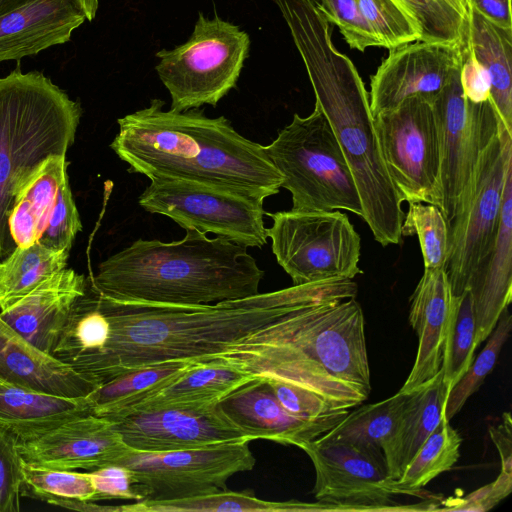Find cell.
Segmentation results:
<instances>
[{
	"label": "cell",
	"instance_id": "cell-54",
	"mask_svg": "<svg viewBox=\"0 0 512 512\" xmlns=\"http://www.w3.org/2000/svg\"><path fill=\"white\" fill-rule=\"evenodd\" d=\"M0 381H2V380H0Z\"/></svg>",
	"mask_w": 512,
	"mask_h": 512
},
{
	"label": "cell",
	"instance_id": "cell-33",
	"mask_svg": "<svg viewBox=\"0 0 512 512\" xmlns=\"http://www.w3.org/2000/svg\"><path fill=\"white\" fill-rule=\"evenodd\" d=\"M317 503L299 501L272 502L258 499L251 491L233 492L229 490L197 498L173 501H135L133 504L117 506L119 512H278V511H321Z\"/></svg>",
	"mask_w": 512,
	"mask_h": 512
},
{
	"label": "cell",
	"instance_id": "cell-22",
	"mask_svg": "<svg viewBox=\"0 0 512 512\" xmlns=\"http://www.w3.org/2000/svg\"><path fill=\"white\" fill-rule=\"evenodd\" d=\"M0 380L69 398H86L99 384L30 343L0 316Z\"/></svg>",
	"mask_w": 512,
	"mask_h": 512
},
{
	"label": "cell",
	"instance_id": "cell-4",
	"mask_svg": "<svg viewBox=\"0 0 512 512\" xmlns=\"http://www.w3.org/2000/svg\"><path fill=\"white\" fill-rule=\"evenodd\" d=\"M164 102L117 120L111 149L129 171L150 180L179 178L218 185L265 199L279 193L282 176L265 146L240 135L224 116L198 108L164 110Z\"/></svg>",
	"mask_w": 512,
	"mask_h": 512
},
{
	"label": "cell",
	"instance_id": "cell-51",
	"mask_svg": "<svg viewBox=\"0 0 512 512\" xmlns=\"http://www.w3.org/2000/svg\"><path fill=\"white\" fill-rule=\"evenodd\" d=\"M30 0H0V16L14 10Z\"/></svg>",
	"mask_w": 512,
	"mask_h": 512
},
{
	"label": "cell",
	"instance_id": "cell-13",
	"mask_svg": "<svg viewBox=\"0 0 512 512\" xmlns=\"http://www.w3.org/2000/svg\"><path fill=\"white\" fill-rule=\"evenodd\" d=\"M460 69L461 63L431 100L440 148L438 208L448 226L460 208L483 149L502 122L491 100L473 103L465 98Z\"/></svg>",
	"mask_w": 512,
	"mask_h": 512
},
{
	"label": "cell",
	"instance_id": "cell-39",
	"mask_svg": "<svg viewBox=\"0 0 512 512\" xmlns=\"http://www.w3.org/2000/svg\"><path fill=\"white\" fill-rule=\"evenodd\" d=\"M421 30L420 41L463 46L468 42L469 18L449 0H400Z\"/></svg>",
	"mask_w": 512,
	"mask_h": 512
},
{
	"label": "cell",
	"instance_id": "cell-36",
	"mask_svg": "<svg viewBox=\"0 0 512 512\" xmlns=\"http://www.w3.org/2000/svg\"><path fill=\"white\" fill-rule=\"evenodd\" d=\"M21 494L48 501L55 498L94 502L95 488L89 472L61 470L22 461Z\"/></svg>",
	"mask_w": 512,
	"mask_h": 512
},
{
	"label": "cell",
	"instance_id": "cell-46",
	"mask_svg": "<svg viewBox=\"0 0 512 512\" xmlns=\"http://www.w3.org/2000/svg\"><path fill=\"white\" fill-rule=\"evenodd\" d=\"M88 472L95 488L94 502L138 500L133 488L132 473L127 467L111 464Z\"/></svg>",
	"mask_w": 512,
	"mask_h": 512
},
{
	"label": "cell",
	"instance_id": "cell-27",
	"mask_svg": "<svg viewBox=\"0 0 512 512\" xmlns=\"http://www.w3.org/2000/svg\"><path fill=\"white\" fill-rule=\"evenodd\" d=\"M468 42L490 80V99L512 132V29L500 28L469 8Z\"/></svg>",
	"mask_w": 512,
	"mask_h": 512
},
{
	"label": "cell",
	"instance_id": "cell-42",
	"mask_svg": "<svg viewBox=\"0 0 512 512\" xmlns=\"http://www.w3.org/2000/svg\"><path fill=\"white\" fill-rule=\"evenodd\" d=\"M317 3L327 20L338 26L352 49L364 52L368 47L381 46L357 0H319Z\"/></svg>",
	"mask_w": 512,
	"mask_h": 512
},
{
	"label": "cell",
	"instance_id": "cell-47",
	"mask_svg": "<svg viewBox=\"0 0 512 512\" xmlns=\"http://www.w3.org/2000/svg\"><path fill=\"white\" fill-rule=\"evenodd\" d=\"M460 84L466 99L483 103L490 99V80L485 68L473 54L469 42L462 51Z\"/></svg>",
	"mask_w": 512,
	"mask_h": 512
},
{
	"label": "cell",
	"instance_id": "cell-15",
	"mask_svg": "<svg viewBox=\"0 0 512 512\" xmlns=\"http://www.w3.org/2000/svg\"><path fill=\"white\" fill-rule=\"evenodd\" d=\"M302 449L315 469L313 494L317 502L336 511L437 510L435 502L400 506L392 500L390 478L382 449L317 439Z\"/></svg>",
	"mask_w": 512,
	"mask_h": 512
},
{
	"label": "cell",
	"instance_id": "cell-28",
	"mask_svg": "<svg viewBox=\"0 0 512 512\" xmlns=\"http://www.w3.org/2000/svg\"><path fill=\"white\" fill-rule=\"evenodd\" d=\"M194 364L188 361H165L114 377L86 397L91 413L108 419L121 416L174 382Z\"/></svg>",
	"mask_w": 512,
	"mask_h": 512
},
{
	"label": "cell",
	"instance_id": "cell-45",
	"mask_svg": "<svg viewBox=\"0 0 512 512\" xmlns=\"http://www.w3.org/2000/svg\"><path fill=\"white\" fill-rule=\"evenodd\" d=\"M512 490V473L500 472L491 483L464 497H450L442 501L438 510L484 512L496 506Z\"/></svg>",
	"mask_w": 512,
	"mask_h": 512
},
{
	"label": "cell",
	"instance_id": "cell-40",
	"mask_svg": "<svg viewBox=\"0 0 512 512\" xmlns=\"http://www.w3.org/2000/svg\"><path fill=\"white\" fill-rule=\"evenodd\" d=\"M381 47H395L419 41L421 30L400 0H357Z\"/></svg>",
	"mask_w": 512,
	"mask_h": 512
},
{
	"label": "cell",
	"instance_id": "cell-23",
	"mask_svg": "<svg viewBox=\"0 0 512 512\" xmlns=\"http://www.w3.org/2000/svg\"><path fill=\"white\" fill-rule=\"evenodd\" d=\"M452 298L445 269H424L410 297L409 310V323L418 335L419 345L413 367L399 392L416 390L440 371Z\"/></svg>",
	"mask_w": 512,
	"mask_h": 512
},
{
	"label": "cell",
	"instance_id": "cell-43",
	"mask_svg": "<svg viewBox=\"0 0 512 512\" xmlns=\"http://www.w3.org/2000/svg\"><path fill=\"white\" fill-rule=\"evenodd\" d=\"M22 461L16 436L0 427V512L20 510Z\"/></svg>",
	"mask_w": 512,
	"mask_h": 512
},
{
	"label": "cell",
	"instance_id": "cell-37",
	"mask_svg": "<svg viewBox=\"0 0 512 512\" xmlns=\"http://www.w3.org/2000/svg\"><path fill=\"white\" fill-rule=\"evenodd\" d=\"M511 328L512 316L508 308H505L483 350L447 394L443 415L449 421L462 409L468 398L481 387L485 378L492 371L501 349L510 335Z\"/></svg>",
	"mask_w": 512,
	"mask_h": 512
},
{
	"label": "cell",
	"instance_id": "cell-29",
	"mask_svg": "<svg viewBox=\"0 0 512 512\" xmlns=\"http://www.w3.org/2000/svg\"><path fill=\"white\" fill-rule=\"evenodd\" d=\"M253 378L247 372L226 363H196L174 382L132 410L168 405L216 404L231 391Z\"/></svg>",
	"mask_w": 512,
	"mask_h": 512
},
{
	"label": "cell",
	"instance_id": "cell-48",
	"mask_svg": "<svg viewBox=\"0 0 512 512\" xmlns=\"http://www.w3.org/2000/svg\"><path fill=\"white\" fill-rule=\"evenodd\" d=\"M489 433L499 453L501 472L512 473V420L510 412H505L502 415V422L498 426H491Z\"/></svg>",
	"mask_w": 512,
	"mask_h": 512
},
{
	"label": "cell",
	"instance_id": "cell-41",
	"mask_svg": "<svg viewBox=\"0 0 512 512\" xmlns=\"http://www.w3.org/2000/svg\"><path fill=\"white\" fill-rule=\"evenodd\" d=\"M81 230L80 215L67 178L58 190L45 230L37 242L50 250L69 253Z\"/></svg>",
	"mask_w": 512,
	"mask_h": 512
},
{
	"label": "cell",
	"instance_id": "cell-2",
	"mask_svg": "<svg viewBox=\"0 0 512 512\" xmlns=\"http://www.w3.org/2000/svg\"><path fill=\"white\" fill-rule=\"evenodd\" d=\"M211 361L253 377L297 385L335 410L354 408L371 392L365 319L355 298L304 306L207 362Z\"/></svg>",
	"mask_w": 512,
	"mask_h": 512
},
{
	"label": "cell",
	"instance_id": "cell-21",
	"mask_svg": "<svg viewBox=\"0 0 512 512\" xmlns=\"http://www.w3.org/2000/svg\"><path fill=\"white\" fill-rule=\"evenodd\" d=\"M85 20L76 0H30L0 16V62L64 44Z\"/></svg>",
	"mask_w": 512,
	"mask_h": 512
},
{
	"label": "cell",
	"instance_id": "cell-11",
	"mask_svg": "<svg viewBox=\"0 0 512 512\" xmlns=\"http://www.w3.org/2000/svg\"><path fill=\"white\" fill-rule=\"evenodd\" d=\"M264 199L226 187L179 178H158L141 193L139 205L169 217L183 229L213 233L246 248L267 243Z\"/></svg>",
	"mask_w": 512,
	"mask_h": 512
},
{
	"label": "cell",
	"instance_id": "cell-17",
	"mask_svg": "<svg viewBox=\"0 0 512 512\" xmlns=\"http://www.w3.org/2000/svg\"><path fill=\"white\" fill-rule=\"evenodd\" d=\"M466 44L419 40L389 50L387 58L371 76L372 116L396 108L409 97L423 96L431 101L461 63Z\"/></svg>",
	"mask_w": 512,
	"mask_h": 512
},
{
	"label": "cell",
	"instance_id": "cell-31",
	"mask_svg": "<svg viewBox=\"0 0 512 512\" xmlns=\"http://www.w3.org/2000/svg\"><path fill=\"white\" fill-rule=\"evenodd\" d=\"M69 253L40 243L16 246L0 263V309L13 305L49 277L66 268Z\"/></svg>",
	"mask_w": 512,
	"mask_h": 512
},
{
	"label": "cell",
	"instance_id": "cell-9",
	"mask_svg": "<svg viewBox=\"0 0 512 512\" xmlns=\"http://www.w3.org/2000/svg\"><path fill=\"white\" fill-rule=\"evenodd\" d=\"M265 215L272 219L267 229L272 252L293 285L353 280L362 274L361 238L345 213L288 210Z\"/></svg>",
	"mask_w": 512,
	"mask_h": 512
},
{
	"label": "cell",
	"instance_id": "cell-18",
	"mask_svg": "<svg viewBox=\"0 0 512 512\" xmlns=\"http://www.w3.org/2000/svg\"><path fill=\"white\" fill-rule=\"evenodd\" d=\"M22 459L61 470H95L113 464L129 448L113 422L93 413L73 417L25 441H18Z\"/></svg>",
	"mask_w": 512,
	"mask_h": 512
},
{
	"label": "cell",
	"instance_id": "cell-30",
	"mask_svg": "<svg viewBox=\"0 0 512 512\" xmlns=\"http://www.w3.org/2000/svg\"><path fill=\"white\" fill-rule=\"evenodd\" d=\"M66 170V156L49 158L20 194L9 218L16 246H30L41 237L58 190L68 178Z\"/></svg>",
	"mask_w": 512,
	"mask_h": 512
},
{
	"label": "cell",
	"instance_id": "cell-32",
	"mask_svg": "<svg viewBox=\"0 0 512 512\" xmlns=\"http://www.w3.org/2000/svg\"><path fill=\"white\" fill-rule=\"evenodd\" d=\"M461 443L460 434L443 415L400 477L390 481L392 493L417 495L422 487L456 464L460 456Z\"/></svg>",
	"mask_w": 512,
	"mask_h": 512
},
{
	"label": "cell",
	"instance_id": "cell-38",
	"mask_svg": "<svg viewBox=\"0 0 512 512\" xmlns=\"http://www.w3.org/2000/svg\"><path fill=\"white\" fill-rule=\"evenodd\" d=\"M401 235H417L424 269L445 268L448 254V225L440 209L423 202L409 203Z\"/></svg>",
	"mask_w": 512,
	"mask_h": 512
},
{
	"label": "cell",
	"instance_id": "cell-52",
	"mask_svg": "<svg viewBox=\"0 0 512 512\" xmlns=\"http://www.w3.org/2000/svg\"><path fill=\"white\" fill-rule=\"evenodd\" d=\"M466 18H469V4L465 0H449Z\"/></svg>",
	"mask_w": 512,
	"mask_h": 512
},
{
	"label": "cell",
	"instance_id": "cell-44",
	"mask_svg": "<svg viewBox=\"0 0 512 512\" xmlns=\"http://www.w3.org/2000/svg\"><path fill=\"white\" fill-rule=\"evenodd\" d=\"M265 379L280 404L296 417L314 420L343 411L333 409L322 397L302 387L274 378Z\"/></svg>",
	"mask_w": 512,
	"mask_h": 512
},
{
	"label": "cell",
	"instance_id": "cell-1",
	"mask_svg": "<svg viewBox=\"0 0 512 512\" xmlns=\"http://www.w3.org/2000/svg\"><path fill=\"white\" fill-rule=\"evenodd\" d=\"M93 290L107 321L106 340L77 371L101 385L160 362L205 363L304 306L353 298L358 287L335 279L200 306L123 302Z\"/></svg>",
	"mask_w": 512,
	"mask_h": 512
},
{
	"label": "cell",
	"instance_id": "cell-16",
	"mask_svg": "<svg viewBox=\"0 0 512 512\" xmlns=\"http://www.w3.org/2000/svg\"><path fill=\"white\" fill-rule=\"evenodd\" d=\"M124 443L142 452L197 449L250 440L219 410L209 405L140 408L109 419Z\"/></svg>",
	"mask_w": 512,
	"mask_h": 512
},
{
	"label": "cell",
	"instance_id": "cell-12",
	"mask_svg": "<svg viewBox=\"0 0 512 512\" xmlns=\"http://www.w3.org/2000/svg\"><path fill=\"white\" fill-rule=\"evenodd\" d=\"M255 463L249 442L238 441L169 452L131 449L113 464L131 471L137 501H173L228 490V480Z\"/></svg>",
	"mask_w": 512,
	"mask_h": 512
},
{
	"label": "cell",
	"instance_id": "cell-19",
	"mask_svg": "<svg viewBox=\"0 0 512 512\" xmlns=\"http://www.w3.org/2000/svg\"><path fill=\"white\" fill-rule=\"evenodd\" d=\"M217 406L250 441L264 439L299 448L321 437L348 413L343 410L314 420L296 417L280 404L263 377L234 389Z\"/></svg>",
	"mask_w": 512,
	"mask_h": 512
},
{
	"label": "cell",
	"instance_id": "cell-26",
	"mask_svg": "<svg viewBox=\"0 0 512 512\" xmlns=\"http://www.w3.org/2000/svg\"><path fill=\"white\" fill-rule=\"evenodd\" d=\"M91 413L87 398H69L0 381V427L18 441L34 438L79 415Z\"/></svg>",
	"mask_w": 512,
	"mask_h": 512
},
{
	"label": "cell",
	"instance_id": "cell-53",
	"mask_svg": "<svg viewBox=\"0 0 512 512\" xmlns=\"http://www.w3.org/2000/svg\"><path fill=\"white\" fill-rule=\"evenodd\" d=\"M465 1H467V2H468V0H465Z\"/></svg>",
	"mask_w": 512,
	"mask_h": 512
},
{
	"label": "cell",
	"instance_id": "cell-50",
	"mask_svg": "<svg viewBox=\"0 0 512 512\" xmlns=\"http://www.w3.org/2000/svg\"><path fill=\"white\" fill-rule=\"evenodd\" d=\"M83 10L86 19L92 21L97 13L99 0H76Z\"/></svg>",
	"mask_w": 512,
	"mask_h": 512
},
{
	"label": "cell",
	"instance_id": "cell-6",
	"mask_svg": "<svg viewBox=\"0 0 512 512\" xmlns=\"http://www.w3.org/2000/svg\"><path fill=\"white\" fill-rule=\"evenodd\" d=\"M81 106L42 72L0 78V258L16 248L9 218L41 166L73 144Z\"/></svg>",
	"mask_w": 512,
	"mask_h": 512
},
{
	"label": "cell",
	"instance_id": "cell-35",
	"mask_svg": "<svg viewBox=\"0 0 512 512\" xmlns=\"http://www.w3.org/2000/svg\"><path fill=\"white\" fill-rule=\"evenodd\" d=\"M476 319L468 290L452 298L443 345L441 369L448 392L474 360Z\"/></svg>",
	"mask_w": 512,
	"mask_h": 512
},
{
	"label": "cell",
	"instance_id": "cell-14",
	"mask_svg": "<svg viewBox=\"0 0 512 512\" xmlns=\"http://www.w3.org/2000/svg\"><path fill=\"white\" fill-rule=\"evenodd\" d=\"M373 121L381 156L401 201L438 207L440 148L431 101L409 97Z\"/></svg>",
	"mask_w": 512,
	"mask_h": 512
},
{
	"label": "cell",
	"instance_id": "cell-7",
	"mask_svg": "<svg viewBox=\"0 0 512 512\" xmlns=\"http://www.w3.org/2000/svg\"><path fill=\"white\" fill-rule=\"evenodd\" d=\"M265 151L291 193L293 211L346 210L363 218L359 192L333 129L322 110L292 121Z\"/></svg>",
	"mask_w": 512,
	"mask_h": 512
},
{
	"label": "cell",
	"instance_id": "cell-34",
	"mask_svg": "<svg viewBox=\"0 0 512 512\" xmlns=\"http://www.w3.org/2000/svg\"><path fill=\"white\" fill-rule=\"evenodd\" d=\"M409 393L371 404L357 405L332 429L317 440L324 443H351L380 447L392 433Z\"/></svg>",
	"mask_w": 512,
	"mask_h": 512
},
{
	"label": "cell",
	"instance_id": "cell-25",
	"mask_svg": "<svg viewBox=\"0 0 512 512\" xmlns=\"http://www.w3.org/2000/svg\"><path fill=\"white\" fill-rule=\"evenodd\" d=\"M448 394L440 371L409 393L396 425L382 445L390 480H397L443 416Z\"/></svg>",
	"mask_w": 512,
	"mask_h": 512
},
{
	"label": "cell",
	"instance_id": "cell-24",
	"mask_svg": "<svg viewBox=\"0 0 512 512\" xmlns=\"http://www.w3.org/2000/svg\"><path fill=\"white\" fill-rule=\"evenodd\" d=\"M467 290L473 302L478 347L489 337L512 300V166L506 174L494 246L472 276Z\"/></svg>",
	"mask_w": 512,
	"mask_h": 512
},
{
	"label": "cell",
	"instance_id": "cell-5",
	"mask_svg": "<svg viewBox=\"0 0 512 512\" xmlns=\"http://www.w3.org/2000/svg\"><path fill=\"white\" fill-rule=\"evenodd\" d=\"M248 248L187 229L179 241L138 239L98 265L90 285L123 302L200 306L254 296L264 271Z\"/></svg>",
	"mask_w": 512,
	"mask_h": 512
},
{
	"label": "cell",
	"instance_id": "cell-10",
	"mask_svg": "<svg viewBox=\"0 0 512 512\" xmlns=\"http://www.w3.org/2000/svg\"><path fill=\"white\" fill-rule=\"evenodd\" d=\"M512 166V132L501 122L483 149L460 208L448 226L445 272L454 296L468 284L491 252L500 221L503 191Z\"/></svg>",
	"mask_w": 512,
	"mask_h": 512
},
{
	"label": "cell",
	"instance_id": "cell-8",
	"mask_svg": "<svg viewBox=\"0 0 512 512\" xmlns=\"http://www.w3.org/2000/svg\"><path fill=\"white\" fill-rule=\"evenodd\" d=\"M249 47V35L237 25L200 14L185 43L156 53L155 69L170 94V109L216 106L236 86Z\"/></svg>",
	"mask_w": 512,
	"mask_h": 512
},
{
	"label": "cell",
	"instance_id": "cell-49",
	"mask_svg": "<svg viewBox=\"0 0 512 512\" xmlns=\"http://www.w3.org/2000/svg\"><path fill=\"white\" fill-rule=\"evenodd\" d=\"M468 4L492 24L512 29L511 0H468Z\"/></svg>",
	"mask_w": 512,
	"mask_h": 512
},
{
	"label": "cell",
	"instance_id": "cell-20",
	"mask_svg": "<svg viewBox=\"0 0 512 512\" xmlns=\"http://www.w3.org/2000/svg\"><path fill=\"white\" fill-rule=\"evenodd\" d=\"M87 283L84 275L64 268L1 310L0 316L30 343L53 355L76 301L86 291Z\"/></svg>",
	"mask_w": 512,
	"mask_h": 512
},
{
	"label": "cell",
	"instance_id": "cell-3",
	"mask_svg": "<svg viewBox=\"0 0 512 512\" xmlns=\"http://www.w3.org/2000/svg\"><path fill=\"white\" fill-rule=\"evenodd\" d=\"M280 12L306 67L315 105L329 121L353 175L362 219L381 246L399 244L403 202L381 156L362 78L334 47L331 23L315 0H288Z\"/></svg>",
	"mask_w": 512,
	"mask_h": 512
}]
</instances>
